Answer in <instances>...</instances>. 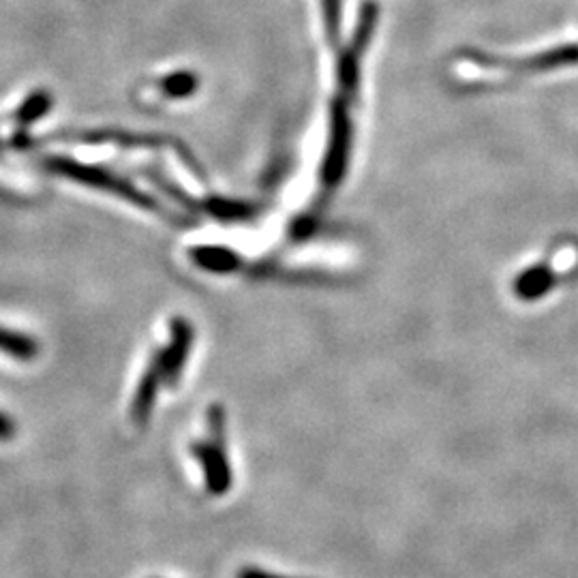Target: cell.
<instances>
[{
  "label": "cell",
  "mask_w": 578,
  "mask_h": 578,
  "mask_svg": "<svg viewBox=\"0 0 578 578\" xmlns=\"http://www.w3.org/2000/svg\"><path fill=\"white\" fill-rule=\"evenodd\" d=\"M193 454L202 465L206 489L225 495L231 489V467L225 450V409L213 405L208 411V440L193 445Z\"/></svg>",
  "instance_id": "1"
},
{
  "label": "cell",
  "mask_w": 578,
  "mask_h": 578,
  "mask_svg": "<svg viewBox=\"0 0 578 578\" xmlns=\"http://www.w3.org/2000/svg\"><path fill=\"white\" fill-rule=\"evenodd\" d=\"M193 326L191 321H186L184 317H174L170 324V343L168 348L159 350V364H161V373H163V384L168 386H177L179 384L182 369L186 364V358L191 354L193 348Z\"/></svg>",
  "instance_id": "2"
},
{
  "label": "cell",
  "mask_w": 578,
  "mask_h": 578,
  "mask_svg": "<svg viewBox=\"0 0 578 578\" xmlns=\"http://www.w3.org/2000/svg\"><path fill=\"white\" fill-rule=\"evenodd\" d=\"M56 168H58V172H63V174H67V177H71V179L80 180V182H87V184L99 186V189L114 191V193H118V195H123V197L132 200L134 204L141 206V208L157 211V204H155V202H152L148 195L139 193L137 189H134V186H132V184H127V182H123V180L112 179V177H107V174H103V172H99V170L80 168V166H73V163H56Z\"/></svg>",
  "instance_id": "3"
},
{
  "label": "cell",
  "mask_w": 578,
  "mask_h": 578,
  "mask_svg": "<svg viewBox=\"0 0 578 578\" xmlns=\"http://www.w3.org/2000/svg\"><path fill=\"white\" fill-rule=\"evenodd\" d=\"M161 384H163V373H161L159 356H155L150 360L148 369L144 371L137 384V390H135L134 403H132V420L137 427H144L148 422Z\"/></svg>",
  "instance_id": "4"
},
{
  "label": "cell",
  "mask_w": 578,
  "mask_h": 578,
  "mask_svg": "<svg viewBox=\"0 0 578 578\" xmlns=\"http://www.w3.org/2000/svg\"><path fill=\"white\" fill-rule=\"evenodd\" d=\"M555 283L557 274L546 264H537L519 274V279L514 281V292L523 301H537L546 296L555 287Z\"/></svg>",
  "instance_id": "5"
},
{
  "label": "cell",
  "mask_w": 578,
  "mask_h": 578,
  "mask_svg": "<svg viewBox=\"0 0 578 578\" xmlns=\"http://www.w3.org/2000/svg\"><path fill=\"white\" fill-rule=\"evenodd\" d=\"M189 258L193 260L195 267L217 274H229L240 267V258L225 247H211V245L195 247L189 251Z\"/></svg>",
  "instance_id": "6"
},
{
  "label": "cell",
  "mask_w": 578,
  "mask_h": 578,
  "mask_svg": "<svg viewBox=\"0 0 578 578\" xmlns=\"http://www.w3.org/2000/svg\"><path fill=\"white\" fill-rule=\"evenodd\" d=\"M0 352L18 360H33L39 354V345L29 335L0 328Z\"/></svg>",
  "instance_id": "7"
},
{
  "label": "cell",
  "mask_w": 578,
  "mask_h": 578,
  "mask_svg": "<svg viewBox=\"0 0 578 578\" xmlns=\"http://www.w3.org/2000/svg\"><path fill=\"white\" fill-rule=\"evenodd\" d=\"M13 435H15V424H13V420L0 411V442L11 440Z\"/></svg>",
  "instance_id": "8"
},
{
  "label": "cell",
  "mask_w": 578,
  "mask_h": 578,
  "mask_svg": "<svg viewBox=\"0 0 578 578\" xmlns=\"http://www.w3.org/2000/svg\"><path fill=\"white\" fill-rule=\"evenodd\" d=\"M238 578H283L279 575H270L267 570H258V568H245Z\"/></svg>",
  "instance_id": "9"
}]
</instances>
